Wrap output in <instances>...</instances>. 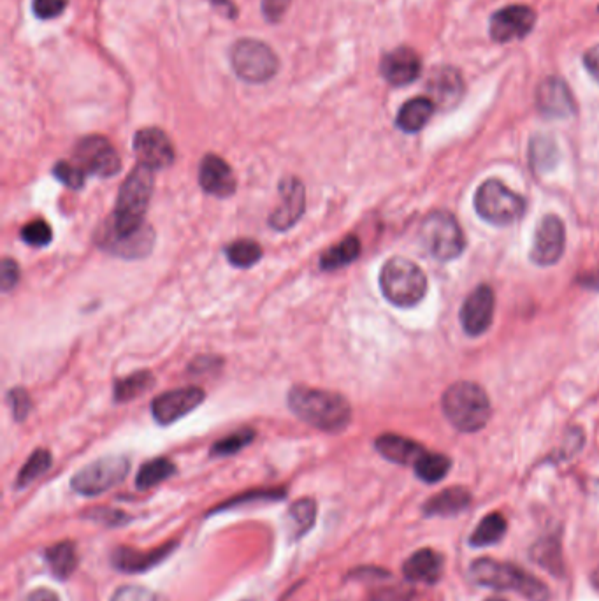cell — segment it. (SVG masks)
I'll return each instance as SVG.
<instances>
[{"mask_svg": "<svg viewBox=\"0 0 599 601\" xmlns=\"http://www.w3.org/2000/svg\"><path fill=\"white\" fill-rule=\"evenodd\" d=\"M153 171L150 167L138 166L130 171L122 183L113 215L101 225V229L115 236H130L145 227V215L153 196Z\"/></svg>", "mask_w": 599, "mask_h": 601, "instance_id": "cell-1", "label": "cell"}, {"mask_svg": "<svg viewBox=\"0 0 599 601\" xmlns=\"http://www.w3.org/2000/svg\"><path fill=\"white\" fill-rule=\"evenodd\" d=\"M290 412L325 433H340L352 420V406L336 392L296 385L289 392Z\"/></svg>", "mask_w": 599, "mask_h": 601, "instance_id": "cell-2", "label": "cell"}, {"mask_svg": "<svg viewBox=\"0 0 599 601\" xmlns=\"http://www.w3.org/2000/svg\"><path fill=\"white\" fill-rule=\"evenodd\" d=\"M470 577L478 586L494 591H510L529 601H547L549 587L531 573L510 563L494 559H478L470 568Z\"/></svg>", "mask_w": 599, "mask_h": 601, "instance_id": "cell-3", "label": "cell"}, {"mask_svg": "<svg viewBox=\"0 0 599 601\" xmlns=\"http://www.w3.org/2000/svg\"><path fill=\"white\" fill-rule=\"evenodd\" d=\"M441 406L448 422L462 433L480 431L491 419V401L480 385L471 382L448 387Z\"/></svg>", "mask_w": 599, "mask_h": 601, "instance_id": "cell-4", "label": "cell"}, {"mask_svg": "<svg viewBox=\"0 0 599 601\" xmlns=\"http://www.w3.org/2000/svg\"><path fill=\"white\" fill-rule=\"evenodd\" d=\"M380 289L392 305L412 308L426 297L427 278L415 262L403 257H392L383 264Z\"/></svg>", "mask_w": 599, "mask_h": 601, "instance_id": "cell-5", "label": "cell"}, {"mask_svg": "<svg viewBox=\"0 0 599 601\" xmlns=\"http://www.w3.org/2000/svg\"><path fill=\"white\" fill-rule=\"evenodd\" d=\"M231 66L239 80L260 85L275 78L280 60L269 44L257 39H239L231 48Z\"/></svg>", "mask_w": 599, "mask_h": 601, "instance_id": "cell-6", "label": "cell"}, {"mask_svg": "<svg viewBox=\"0 0 599 601\" xmlns=\"http://www.w3.org/2000/svg\"><path fill=\"white\" fill-rule=\"evenodd\" d=\"M475 210L492 225H510L517 222L524 211L526 201L499 180L482 183L475 194Z\"/></svg>", "mask_w": 599, "mask_h": 601, "instance_id": "cell-7", "label": "cell"}, {"mask_svg": "<svg viewBox=\"0 0 599 601\" xmlns=\"http://www.w3.org/2000/svg\"><path fill=\"white\" fill-rule=\"evenodd\" d=\"M129 470L130 461L127 457H102L81 468L71 480V487L76 494L94 498L99 494L108 493L113 487L120 486L129 475Z\"/></svg>", "mask_w": 599, "mask_h": 601, "instance_id": "cell-8", "label": "cell"}, {"mask_svg": "<svg viewBox=\"0 0 599 601\" xmlns=\"http://www.w3.org/2000/svg\"><path fill=\"white\" fill-rule=\"evenodd\" d=\"M422 239L429 254L438 261H454L466 248L461 225L447 211H436L424 220Z\"/></svg>", "mask_w": 599, "mask_h": 601, "instance_id": "cell-9", "label": "cell"}, {"mask_svg": "<svg viewBox=\"0 0 599 601\" xmlns=\"http://www.w3.org/2000/svg\"><path fill=\"white\" fill-rule=\"evenodd\" d=\"M76 164L87 174L99 178H111L122 171V159L115 146L104 136H87L80 139L74 148Z\"/></svg>", "mask_w": 599, "mask_h": 601, "instance_id": "cell-10", "label": "cell"}, {"mask_svg": "<svg viewBox=\"0 0 599 601\" xmlns=\"http://www.w3.org/2000/svg\"><path fill=\"white\" fill-rule=\"evenodd\" d=\"M204 399H206V392L201 387H185V389L164 392L153 399V419L160 426H171L195 410L197 406L203 405Z\"/></svg>", "mask_w": 599, "mask_h": 601, "instance_id": "cell-11", "label": "cell"}, {"mask_svg": "<svg viewBox=\"0 0 599 601\" xmlns=\"http://www.w3.org/2000/svg\"><path fill=\"white\" fill-rule=\"evenodd\" d=\"M95 238H97V247L127 261H136L152 254L155 245V232L148 224L141 231L130 236H115L99 227L95 232Z\"/></svg>", "mask_w": 599, "mask_h": 601, "instance_id": "cell-12", "label": "cell"}, {"mask_svg": "<svg viewBox=\"0 0 599 601\" xmlns=\"http://www.w3.org/2000/svg\"><path fill=\"white\" fill-rule=\"evenodd\" d=\"M536 13L527 6H508L499 9L491 18V37L496 43L520 41L531 34L535 27Z\"/></svg>", "mask_w": 599, "mask_h": 601, "instance_id": "cell-13", "label": "cell"}, {"mask_svg": "<svg viewBox=\"0 0 599 601\" xmlns=\"http://www.w3.org/2000/svg\"><path fill=\"white\" fill-rule=\"evenodd\" d=\"M564 247H566V229L563 220L554 215H547L536 229L535 241L531 248V261L538 266H552L563 257Z\"/></svg>", "mask_w": 599, "mask_h": 601, "instance_id": "cell-14", "label": "cell"}, {"mask_svg": "<svg viewBox=\"0 0 599 601\" xmlns=\"http://www.w3.org/2000/svg\"><path fill=\"white\" fill-rule=\"evenodd\" d=\"M134 153L141 166L150 167L152 171L166 169L174 162V146L164 131L157 127H148L136 132L134 136Z\"/></svg>", "mask_w": 599, "mask_h": 601, "instance_id": "cell-15", "label": "cell"}, {"mask_svg": "<svg viewBox=\"0 0 599 601\" xmlns=\"http://www.w3.org/2000/svg\"><path fill=\"white\" fill-rule=\"evenodd\" d=\"M282 204L271 213L269 225L275 231L285 232L292 229L303 217L306 210V189L303 182L294 176H287L280 182Z\"/></svg>", "mask_w": 599, "mask_h": 601, "instance_id": "cell-16", "label": "cell"}, {"mask_svg": "<svg viewBox=\"0 0 599 601\" xmlns=\"http://www.w3.org/2000/svg\"><path fill=\"white\" fill-rule=\"evenodd\" d=\"M380 73L383 80L390 83L392 87H408L413 81L419 80L422 73V60L417 51L408 46H399L396 50L383 55Z\"/></svg>", "mask_w": 599, "mask_h": 601, "instance_id": "cell-17", "label": "cell"}, {"mask_svg": "<svg viewBox=\"0 0 599 601\" xmlns=\"http://www.w3.org/2000/svg\"><path fill=\"white\" fill-rule=\"evenodd\" d=\"M536 106L547 118H570L577 111L570 87L557 76H549L538 85Z\"/></svg>", "mask_w": 599, "mask_h": 601, "instance_id": "cell-18", "label": "cell"}, {"mask_svg": "<svg viewBox=\"0 0 599 601\" xmlns=\"http://www.w3.org/2000/svg\"><path fill=\"white\" fill-rule=\"evenodd\" d=\"M199 185L206 194L218 197V199H227V197L234 196V192L238 189V182H236L232 167L215 153H208L201 160V164H199Z\"/></svg>", "mask_w": 599, "mask_h": 601, "instance_id": "cell-19", "label": "cell"}, {"mask_svg": "<svg viewBox=\"0 0 599 601\" xmlns=\"http://www.w3.org/2000/svg\"><path fill=\"white\" fill-rule=\"evenodd\" d=\"M494 319V292L489 285H480L464 301L461 324L466 334L480 336L491 327Z\"/></svg>", "mask_w": 599, "mask_h": 601, "instance_id": "cell-20", "label": "cell"}, {"mask_svg": "<svg viewBox=\"0 0 599 601\" xmlns=\"http://www.w3.org/2000/svg\"><path fill=\"white\" fill-rule=\"evenodd\" d=\"M429 88H431V95H433L429 99L438 108L443 109L457 106L461 102L464 90H466L462 74L457 69H454V67H438L434 71Z\"/></svg>", "mask_w": 599, "mask_h": 601, "instance_id": "cell-21", "label": "cell"}, {"mask_svg": "<svg viewBox=\"0 0 599 601\" xmlns=\"http://www.w3.org/2000/svg\"><path fill=\"white\" fill-rule=\"evenodd\" d=\"M176 549V542L166 544L153 549V551L141 552L130 547H120L113 554V565L116 570L125 573H143L152 570L153 566L160 565L167 556H171V552Z\"/></svg>", "mask_w": 599, "mask_h": 601, "instance_id": "cell-22", "label": "cell"}, {"mask_svg": "<svg viewBox=\"0 0 599 601\" xmlns=\"http://www.w3.org/2000/svg\"><path fill=\"white\" fill-rule=\"evenodd\" d=\"M443 556L433 549H420L406 559L403 565V573L410 582H422V584H434L443 575Z\"/></svg>", "mask_w": 599, "mask_h": 601, "instance_id": "cell-23", "label": "cell"}, {"mask_svg": "<svg viewBox=\"0 0 599 601\" xmlns=\"http://www.w3.org/2000/svg\"><path fill=\"white\" fill-rule=\"evenodd\" d=\"M375 447L390 463L405 464V466L408 464L415 466L420 457L427 452L420 443L399 435H382L376 438Z\"/></svg>", "mask_w": 599, "mask_h": 601, "instance_id": "cell-24", "label": "cell"}, {"mask_svg": "<svg viewBox=\"0 0 599 601\" xmlns=\"http://www.w3.org/2000/svg\"><path fill=\"white\" fill-rule=\"evenodd\" d=\"M471 494L464 487H450L438 493L424 505V514L429 517H452L470 507Z\"/></svg>", "mask_w": 599, "mask_h": 601, "instance_id": "cell-25", "label": "cell"}, {"mask_svg": "<svg viewBox=\"0 0 599 601\" xmlns=\"http://www.w3.org/2000/svg\"><path fill=\"white\" fill-rule=\"evenodd\" d=\"M434 108H436V104L429 97H417V99L405 102L397 113L396 125L401 131L408 132V134L422 131L427 122L431 120Z\"/></svg>", "mask_w": 599, "mask_h": 601, "instance_id": "cell-26", "label": "cell"}, {"mask_svg": "<svg viewBox=\"0 0 599 601\" xmlns=\"http://www.w3.org/2000/svg\"><path fill=\"white\" fill-rule=\"evenodd\" d=\"M317 521V503L310 498L296 501L287 512L285 517V529L290 540H299L306 533H310V529L315 526Z\"/></svg>", "mask_w": 599, "mask_h": 601, "instance_id": "cell-27", "label": "cell"}, {"mask_svg": "<svg viewBox=\"0 0 599 601\" xmlns=\"http://www.w3.org/2000/svg\"><path fill=\"white\" fill-rule=\"evenodd\" d=\"M361 255V241L357 236H347L341 239L338 245L329 248L322 259H320V269L322 271H336V269L345 268L348 264L357 261Z\"/></svg>", "mask_w": 599, "mask_h": 601, "instance_id": "cell-28", "label": "cell"}, {"mask_svg": "<svg viewBox=\"0 0 599 601\" xmlns=\"http://www.w3.org/2000/svg\"><path fill=\"white\" fill-rule=\"evenodd\" d=\"M46 563L50 566L51 573L57 579H69L74 570L78 568V551L73 542H60L57 545H51L46 551Z\"/></svg>", "mask_w": 599, "mask_h": 601, "instance_id": "cell-29", "label": "cell"}, {"mask_svg": "<svg viewBox=\"0 0 599 601\" xmlns=\"http://www.w3.org/2000/svg\"><path fill=\"white\" fill-rule=\"evenodd\" d=\"M174 473H176V466L173 461H169L166 457H157L141 466L136 477V487L139 491H148L162 484L167 478L173 477Z\"/></svg>", "mask_w": 599, "mask_h": 601, "instance_id": "cell-30", "label": "cell"}, {"mask_svg": "<svg viewBox=\"0 0 599 601\" xmlns=\"http://www.w3.org/2000/svg\"><path fill=\"white\" fill-rule=\"evenodd\" d=\"M155 384V377L150 371H136L130 377L116 380L115 384V401L116 403H127L132 399L143 396L145 392L152 389Z\"/></svg>", "mask_w": 599, "mask_h": 601, "instance_id": "cell-31", "label": "cell"}, {"mask_svg": "<svg viewBox=\"0 0 599 601\" xmlns=\"http://www.w3.org/2000/svg\"><path fill=\"white\" fill-rule=\"evenodd\" d=\"M225 257L234 268L248 269L259 264L262 248L253 239H238L225 248Z\"/></svg>", "mask_w": 599, "mask_h": 601, "instance_id": "cell-32", "label": "cell"}, {"mask_svg": "<svg viewBox=\"0 0 599 601\" xmlns=\"http://www.w3.org/2000/svg\"><path fill=\"white\" fill-rule=\"evenodd\" d=\"M505 533V517L501 514H489L482 519L477 529L473 531L470 544L473 547H489V545L498 544L499 540L505 536Z\"/></svg>", "mask_w": 599, "mask_h": 601, "instance_id": "cell-33", "label": "cell"}, {"mask_svg": "<svg viewBox=\"0 0 599 601\" xmlns=\"http://www.w3.org/2000/svg\"><path fill=\"white\" fill-rule=\"evenodd\" d=\"M452 461L447 456H441V454H433V452H426L424 456L420 457L419 461L415 463V473L422 482L427 484H436L443 478L447 477L448 471H450Z\"/></svg>", "mask_w": 599, "mask_h": 601, "instance_id": "cell-34", "label": "cell"}, {"mask_svg": "<svg viewBox=\"0 0 599 601\" xmlns=\"http://www.w3.org/2000/svg\"><path fill=\"white\" fill-rule=\"evenodd\" d=\"M529 157H531V164L538 173H547L552 167L556 166L559 152H557L556 143L552 139L547 138V136H536L531 141Z\"/></svg>", "mask_w": 599, "mask_h": 601, "instance_id": "cell-35", "label": "cell"}, {"mask_svg": "<svg viewBox=\"0 0 599 601\" xmlns=\"http://www.w3.org/2000/svg\"><path fill=\"white\" fill-rule=\"evenodd\" d=\"M51 463H53V457H51L50 450L37 449L32 456L29 457V461L23 464L22 470L18 473L16 478V489H23V487L30 486L34 480L44 475L46 471L50 470Z\"/></svg>", "mask_w": 599, "mask_h": 601, "instance_id": "cell-36", "label": "cell"}, {"mask_svg": "<svg viewBox=\"0 0 599 601\" xmlns=\"http://www.w3.org/2000/svg\"><path fill=\"white\" fill-rule=\"evenodd\" d=\"M255 436H257L255 429H239L236 433H232V435L225 436L222 440H218V442L211 447V456H234V454H238L241 450L246 449V447L255 440Z\"/></svg>", "mask_w": 599, "mask_h": 601, "instance_id": "cell-37", "label": "cell"}, {"mask_svg": "<svg viewBox=\"0 0 599 601\" xmlns=\"http://www.w3.org/2000/svg\"><path fill=\"white\" fill-rule=\"evenodd\" d=\"M53 176L71 190H80L87 180V173L76 162H67V160H60L55 164Z\"/></svg>", "mask_w": 599, "mask_h": 601, "instance_id": "cell-38", "label": "cell"}, {"mask_svg": "<svg viewBox=\"0 0 599 601\" xmlns=\"http://www.w3.org/2000/svg\"><path fill=\"white\" fill-rule=\"evenodd\" d=\"M25 245L29 247H48L53 239V231L51 225L46 220H32L27 225H23L22 234H20Z\"/></svg>", "mask_w": 599, "mask_h": 601, "instance_id": "cell-39", "label": "cell"}, {"mask_svg": "<svg viewBox=\"0 0 599 601\" xmlns=\"http://www.w3.org/2000/svg\"><path fill=\"white\" fill-rule=\"evenodd\" d=\"M8 405L11 406V413L18 422H23L32 412V399L29 392L22 387H16L8 392Z\"/></svg>", "mask_w": 599, "mask_h": 601, "instance_id": "cell-40", "label": "cell"}, {"mask_svg": "<svg viewBox=\"0 0 599 601\" xmlns=\"http://www.w3.org/2000/svg\"><path fill=\"white\" fill-rule=\"evenodd\" d=\"M69 6V0H32V13L39 20H55Z\"/></svg>", "mask_w": 599, "mask_h": 601, "instance_id": "cell-41", "label": "cell"}, {"mask_svg": "<svg viewBox=\"0 0 599 601\" xmlns=\"http://www.w3.org/2000/svg\"><path fill=\"white\" fill-rule=\"evenodd\" d=\"M87 519L109 526V528H118V526H123V524L130 521L129 515L123 514L115 508H95V510L88 512Z\"/></svg>", "mask_w": 599, "mask_h": 601, "instance_id": "cell-42", "label": "cell"}, {"mask_svg": "<svg viewBox=\"0 0 599 601\" xmlns=\"http://www.w3.org/2000/svg\"><path fill=\"white\" fill-rule=\"evenodd\" d=\"M111 601H164L162 596L141 586H123L111 596Z\"/></svg>", "mask_w": 599, "mask_h": 601, "instance_id": "cell-43", "label": "cell"}, {"mask_svg": "<svg viewBox=\"0 0 599 601\" xmlns=\"http://www.w3.org/2000/svg\"><path fill=\"white\" fill-rule=\"evenodd\" d=\"M292 0H262V15L269 23L282 22Z\"/></svg>", "mask_w": 599, "mask_h": 601, "instance_id": "cell-44", "label": "cell"}, {"mask_svg": "<svg viewBox=\"0 0 599 601\" xmlns=\"http://www.w3.org/2000/svg\"><path fill=\"white\" fill-rule=\"evenodd\" d=\"M0 269H2V275H0V285H2V290H4V292H9V290L15 289L16 283L20 280V266H18V262L6 257V259L2 261V268Z\"/></svg>", "mask_w": 599, "mask_h": 601, "instance_id": "cell-45", "label": "cell"}, {"mask_svg": "<svg viewBox=\"0 0 599 601\" xmlns=\"http://www.w3.org/2000/svg\"><path fill=\"white\" fill-rule=\"evenodd\" d=\"M218 366H222V359L218 357H210V355H203V357H197L194 359V363L188 366V370L192 373H206V371L215 370Z\"/></svg>", "mask_w": 599, "mask_h": 601, "instance_id": "cell-46", "label": "cell"}, {"mask_svg": "<svg viewBox=\"0 0 599 601\" xmlns=\"http://www.w3.org/2000/svg\"><path fill=\"white\" fill-rule=\"evenodd\" d=\"M584 64L592 78L599 81V44L585 51Z\"/></svg>", "mask_w": 599, "mask_h": 601, "instance_id": "cell-47", "label": "cell"}, {"mask_svg": "<svg viewBox=\"0 0 599 601\" xmlns=\"http://www.w3.org/2000/svg\"><path fill=\"white\" fill-rule=\"evenodd\" d=\"M25 601H60L58 600L57 594L50 591V589H36V591H32V593L25 598Z\"/></svg>", "mask_w": 599, "mask_h": 601, "instance_id": "cell-48", "label": "cell"}, {"mask_svg": "<svg viewBox=\"0 0 599 601\" xmlns=\"http://www.w3.org/2000/svg\"><path fill=\"white\" fill-rule=\"evenodd\" d=\"M211 4L215 8L224 9L225 15L229 16V18H236L238 16V8L234 6L232 0H211Z\"/></svg>", "mask_w": 599, "mask_h": 601, "instance_id": "cell-49", "label": "cell"}, {"mask_svg": "<svg viewBox=\"0 0 599 601\" xmlns=\"http://www.w3.org/2000/svg\"><path fill=\"white\" fill-rule=\"evenodd\" d=\"M594 582H596V587H598L599 589V573H596V575H594Z\"/></svg>", "mask_w": 599, "mask_h": 601, "instance_id": "cell-50", "label": "cell"}, {"mask_svg": "<svg viewBox=\"0 0 599 601\" xmlns=\"http://www.w3.org/2000/svg\"><path fill=\"white\" fill-rule=\"evenodd\" d=\"M245 601H252V600H245Z\"/></svg>", "mask_w": 599, "mask_h": 601, "instance_id": "cell-51", "label": "cell"}]
</instances>
